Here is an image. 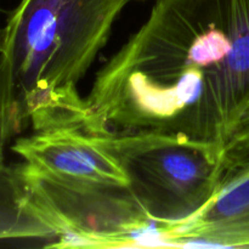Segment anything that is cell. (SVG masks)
Segmentation results:
<instances>
[{"label": "cell", "instance_id": "5b68a950", "mask_svg": "<svg viewBox=\"0 0 249 249\" xmlns=\"http://www.w3.org/2000/svg\"><path fill=\"white\" fill-rule=\"evenodd\" d=\"M156 238L170 246L249 248V128L223 147L211 201L186 220L158 229Z\"/></svg>", "mask_w": 249, "mask_h": 249}, {"label": "cell", "instance_id": "8992f818", "mask_svg": "<svg viewBox=\"0 0 249 249\" xmlns=\"http://www.w3.org/2000/svg\"><path fill=\"white\" fill-rule=\"evenodd\" d=\"M11 150L23 163L53 177L82 182L128 185L125 172L116 158L96 136L79 129L18 136Z\"/></svg>", "mask_w": 249, "mask_h": 249}, {"label": "cell", "instance_id": "277c9868", "mask_svg": "<svg viewBox=\"0 0 249 249\" xmlns=\"http://www.w3.org/2000/svg\"><path fill=\"white\" fill-rule=\"evenodd\" d=\"M28 202L51 229L53 248L135 247L156 226L128 185L62 179L22 162Z\"/></svg>", "mask_w": 249, "mask_h": 249}, {"label": "cell", "instance_id": "6da1fadb", "mask_svg": "<svg viewBox=\"0 0 249 249\" xmlns=\"http://www.w3.org/2000/svg\"><path fill=\"white\" fill-rule=\"evenodd\" d=\"M249 128V0H157L97 72L82 130L224 147Z\"/></svg>", "mask_w": 249, "mask_h": 249}, {"label": "cell", "instance_id": "ba28073f", "mask_svg": "<svg viewBox=\"0 0 249 249\" xmlns=\"http://www.w3.org/2000/svg\"><path fill=\"white\" fill-rule=\"evenodd\" d=\"M6 167L5 165V157H4V143L0 140V168Z\"/></svg>", "mask_w": 249, "mask_h": 249}, {"label": "cell", "instance_id": "3957f363", "mask_svg": "<svg viewBox=\"0 0 249 249\" xmlns=\"http://www.w3.org/2000/svg\"><path fill=\"white\" fill-rule=\"evenodd\" d=\"M96 139L123 168L156 231L195 215L215 192L220 146L164 134Z\"/></svg>", "mask_w": 249, "mask_h": 249}, {"label": "cell", "instance_id": "7a4b0ae2", "mask_svg": "<svg viewBox=\"0 0 249 249\" xmlns=\"http://www.w3.org/2000/svg\"><path fill=\"white\" fill-rule=\"evenodd\" d=\"M130 0H21L0 29V140L79 129V84Z\"/></svg>", "mask_w": 249, "mask_h": 249}, {"label": "cell", "instance_id": "52a82bcc", "mask_svg": "<svg viewBox=\"0 0 249 249\" xmlns=\"http://www.w3.org/2000/svg\"><path fill=\"white\" fill-rule=\"evenodd\" d=\"M53 237L28 202L15 168H0V241Z\"/></svg>", "mask_w": 249, "mask_h": 249}]
</instances>
